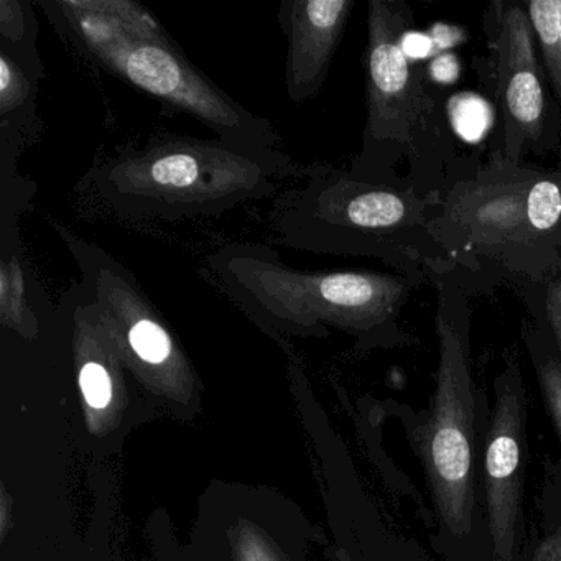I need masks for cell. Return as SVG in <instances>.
Instances as JSON below:
<instances>
[{
    "label": "cell",
    "instance_id": "obj_1",
    "mask_svg": "<svg viewBox=\"0 0 561 561\" xmlns=\"http://www.w3.org/2000/svg\"><path fill=\"white\" fill-rule=\"evenodd\" d=\"M310 172L278 149L165 134L140 149L124 147L81 185L119 218L179 221L271 198L280 180Z\"/></svg>",
    "mask_w": 561,
    "mask_h": 561
},
{
    "label": "cell",
    "instance_id": "obj_2",
    "mask_svg": "<svg viewBox=\"0 0 561 561\" xmlns=\"http://www.w3.org/2000/svg\"><path fill=\"white\" fill-rule=\"evenodd\" d=\"M222 291L268 333L321 336L327 328L366 336L392 320L405 282L370 271H301L278 251L234 242L208 259Z\"/></svg>",
    "mask_w": 561,
    "mask_h": 561
},
{
    "label": "cell",
    "instance_id": "obj_3",
    "mask_svg": "<svg viewBox=\"0 0 561 561\" xmlns=\"http://www.w3.org/2000/svg\"><path fill=\"white\" fill-rule=\"evenodd\" d=\"M57 229L126 369L153 392L186 402L195 393V370L142 285L100 245Z\"/></svg>",
    "mask_w": 561,
    "mask_h": 561
},
{
    "label": "cell",
    "instance_id": "obj_4",
    "mask_svg": "<svg viewBox=\"0 0 561 561\" xmlns=\"http://www.w3.org/2000/svg\"><path fill=\"white\" fill-rule=\"evenodd\" d=\"M439 364L422 458L436 511L455 537L471 534L474 383L468 341L455 321L438 314Z\"/></svg>",
    "mask_w": 561,
    "mask_h": 561
},
{
    "label": "cell",
    "instance_id": "obj_5",
    "mask_svg": "<svg viewBox=\"0 0 561 561\" xmlns=\"http://www.w3.org/2000/svg\"><path fill=\"white\" fill-rule=\"evenodd\" d=\"M104 70L167 106L199 121L226 142L277 149L278 134L265 117L255 116L216 87L180 50L173 38L140 42L114 55Z\"/></svg>",
    "mask_w": 561,
    "mask_h": 561
},
{
    "label": "cell",
    "instance_id": "obj_6",
    "mask_svg": "<svg viewBox=\"0 0 561 561\" xmlns=\"http://www.w3.org/2000/svg\"><path fill=\"white\" fill-rule=\"evenodd\" d=\"M402 2L370 0L367 14L364 153L356 170L369 169L387 147H413L416 133L432 114V100L423 90L412 60L400 47L407 31Z\"/></svg>",
    "mask_w": 561,
    "mask_h": 561
},
{
    "label": "cell",
    "instance_id": "obj_7",
    "mask_svg": "<svg viewBox=\"0 0 561 561\" xmlns=\"http://www.w3.org/2000/svg\"><path fill=\"white\" fill-rule=\"evenodd\" d=\"M525 392L517 366L497 379V399L485 438L484 476L489 531L497 561H514L522 534Z\"/></svg>",
    "mask_w": 561,
    "mask_h": 561
},
{
    "label": "cell",
    "instance_id": "obj_8",
    "mask_svg": "<svg viewBox=\"0 0 561 561\" xmlns=\"http://www.w3.org/2000/svg\"><path fill=\"white\" fill-rule=\"evenodd\" d=\"M353 8V0H282L277 21L288 45L285 87L295 104L320 93Z\"/></svg>",
    "mask_w": 561,
    "mask_h": 561
},
{
    "label": "cell",
    "instance_id": "obj_9",
    "mask_svg": "<svg viewBox=\"0 0 561 561\" xmlns=\"http://www.w3.org/2000/svg\"><path fill=\"white\" fill-rule=\"evenodd\" d=\"M42 8L60 34L100 67L130 45L170 38L152 12L129 0H50Z\"/></svg>",
    "mask_w": 561,
    "mask_h": 561
},
{
    "label": "cell",
    "instance_id": "obj_10",
    "mask_svg": "<svg viewBox=\"0 0 561 561\" xmlns=\"http://www.w3.org/2000/svg\"><path fill=\"white\" fill-rule=\"evenodd\" d=\"M534 42V28L524 8L507 5L499 12L495 50L502 103L508 119L531 139L540 134L545 113Z\"/></svg>",
    "mask_w": 561,
    "mask_h": 561
},
{
    "label": "cell",
    "instance_id": "obj_11",
    "mask_svg": "<svg viewBox=\"0 0 561 561\" xmlns=\"http://www.w3.org/2000/svg\"><path fill=\"white\" fill-rule=\"evenodd\" d=\"M44 68L31 67L0 48V162L19 156L41 134L38 87Z\"/></svg>",
    "mask_w": 561,
    "mask_h": 561
},
{
    "label": "cell",
    "instance_id": "obj_12",
    "mask_svg": "<svg viewBox=\"0 0 561 561\" xmlns=\"http://www.w3.org/2000/svg\"><path fill=\"white\" fill-rule=\"evenodd\" d=\"M531 186V185H530ZM530 186L520 192H485L474 193L466 205L458 209L459 219L468 222L466 228L478 241H505L518 238L527 231H534L528 208V192Z\"/></svg>",
    "mask_w": 561,
    "mask_h": 561
},
{
    "label": "cell",
    "instance_id": "obj_13",
    "mask_svg": "<svg viewBox=\"0 0 561 561\" xmlns=\"http://www.w3.org/2000/svg\"><path fill=\"white\" fill-rule=\"evenodd\" d=\"M37 41V18L31 2L0 0V48L31 67L44 68Z\"/></svg>",
    "mask_w": 561,
    "mask_h": 561
},
{
    "label": "cell",
    "instance_id": "obj_14",
    "mask_svg": "<svg viewBox=\"0 0 561 561\" xmlns=\"http://www.w3.org/2000/svg\"><path fill=\"white\" fill-rule=\"evenodd\" d=\"M527 12L543 57L545 70L561 101V0H531Z\"/></svg>",
    "mask_w": 561,
    "mask_h": 561
},
{
    "label": "cell",
    "instance_id": "obj_15",
    "mask_svg": "<svg viewBox=\"0 0 561 561\" xmlns=\"http://www.w3.org/2000/svg\"><path fill=\"white\" fill-rule=\"evenodd\" d=\"M449 119L458 136L468 142H478L492 126V110L476 94H459L449 101Z\"/></svg>",
    "mask_w": 561,
    "mask_h": 561
},
{
    "label": "cell",
    "instance_id": "obj_16",
    "mask_svg": "<svg viewBox=\"0 0 561 561\" xmlns=\"http://www.w3.org/2000/svg\"><path fill=\"white\" fill-rule=\"evenodd\" d=\"M234 557L236 561H288L265 531L248 522L234 535Z\"/></svg>",
    "mask_w": 561,
    "mask_h": 561
},
{
    "label": "cell",
    "instance_id": "obj_17",
    "mask_svg": "<svg viewBox=\"0 0 561 561\" xmlns=\"http://www.w3.org/2000/svg\"><path fill=\"white\" fill-rule=\"evenodd\" d=\"M538 380H540L541 393L551 420L557 426L561 438V366L557 360L548 359L538 367Z\"/></svg>",
    "mask_w": 561,
    "mask_h": 561
},
{
    "label": "cell",
    "instance_id": "obj_18",
    "mask_svg": "<svg viewBox=\"0 0 561 561\" xmlns=\"http://www.w3.org/2000/svg\"><path fill=\"white\" fill-rule=\"evenodd\" d=\"M430 41L433 44V54L439 55L445 51L451 50V48L458 47V45L465 44L468 34L465 28L459 25L445 24V22H438L433 24L428 31Z\"/></svg>",
    "mask_w": 561,
    "mask_h": 561
},
{
    "label": "cell",
    "instance_id": "obj_19",
    "mask_svg": "<svg viewBox=\"0 0 561 561\" xmlns=\"http://www.w3.org/2000/svg\"><path fill=\"white\" fill-rule=\"evenodd\" d=\"M461 65L453 51L436 55L428 65V77L436 83L451 84L458 81Z\"/></svg>",
    "mask_w": 561,
    "mask_h": 561
},
{
    "label": "cell",
    "instance_id": "obj_20",
    "mask_svg": "<svg viewBox=\"0 0 561 561\" xmlns=\"http://www.w3.org/2000/svg\"><path fill=\"white\" fill-rule=\"evenodd\" d=\"M400 47L409 60H423V58L435 57L433 44L428 34L405 31L400 37Z\"/></svg>",
    "mask_w": 561,
    "mask_h": 561
},
{
    "label": "cell",
    "instance_id": "obj_21",
    "mask_svg": "<svg viewBox=\"0 0 561 561\" xmlns=\"http://www.w3.org/2000/svg\"><path fill=\"white\" fill-rule=\"evenodd\" d=\"M547 317L561 350V280L551 282L547 290Z\"/></svg>",
    "mask_w": 561,
    "mask_h": 561
},
{
    "label": "cell",
    "instance_id": "obj_22",
    "mask_svg": "<svg viewBox=\"0 0 561 561\" xmlns=\"http://www.w3.org/2000/svg\"><path fill=\"white\" fill-rule=\"evenodd\" d=\"M535 561H561V527L540 545Z\"/></svg>",
    "mask_w": 561,
    "mask_h": 561
},
{
    "label": "cell",
    "instance_id": "obj_23",
    "mask_svg": "<svg viewBox=\"0 0 561 561\" xmlns=\"http://www.w3.org/2000/svg\"><path fill=\"white\" fill-rule=\"evenodd\" d=\"M2 538L8 535V512H9V495L5 489H2Z\"/></svg>",
    "mask_w": 561,
    "mask_h": 561
}]
</instances>
